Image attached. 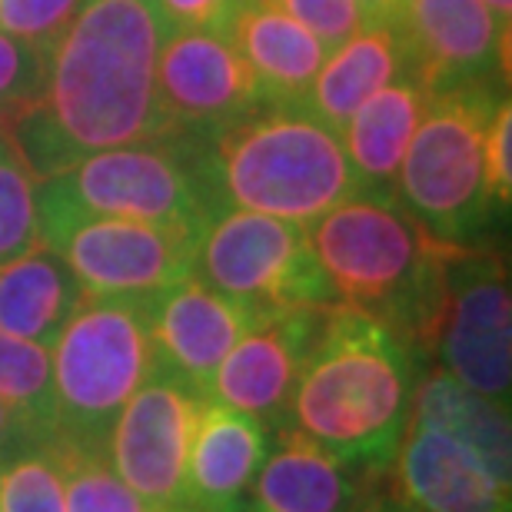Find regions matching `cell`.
Masks as SVG:
<instances>
[{"mask_svg":"<svg viewBox=\"0 0 512 512\" xmlns=\"http://www.w3.org/2000/svg\"><path fill=\"white\" fill-rule=\"evenodd\" d=\"M170 34L153 0H87L47 54L40 97L0 124L37 180L90 153L177 137L157 100V57Z\"/></svg>","mask_w":512,"mask_h":512,"instance_id":"obj_1","label":"cell"},{"mask_svg":"<svg viewBox=\"0 0 512 512\" xmlns=\"http://www.w3.org/2000/svg\"><path fill=\"white\" fill-rule=\"evenodd\" d=\"M413 389L409 346L373 316L333 303L293 389V429L353 473L393 469Z\"/></svg>","mask_w":512,"mask_h":512,"instance_id":"obj_2","label":"cell"},{"mask_svg":"<svg viewBox=\"0 0 512 512\" xmlns=\"http://www.w3.org/2000/svg\"><path fill=\"white\" fill-rule=\"evenodd\" d=\"M306 233L336 300L389 326L413 356L429 353L449 240L433 237L393 193H353Z\"/></svg>","mask_w":512,"mask_h":512,"instance_id":"obj_3","label":"cell"},{"mask_svg":"<svg viewBox=\"0 0 512 512\" xmlns=\"http://www.w3.org/2000/svg\"><path fill=\"white\" fill-rule=\"evenodd\" d=\"M213 180L233 207L296 223L360 193L340 133L300 100H273L223 127Z\"/></svg>","mask_w":512,"mask_h":512,"instance_id":"obj_4","label":"cell"},{"mask_svg":"<svg viewBox=\"0 0 512 512\" xmlns=\"http://www.w3.org/2000/svg\"><path fill=\"white\" fill-rule=\"evenodd\" d=\"M140 296H94L80 303L50 350L57 433L70 443L107 449L120 409L160 370Z\"/></svg>","mask_w":512,"mask_h":512,"instance_id":"obj_5","label":"cell"},{"mask_svg":"<svg viewBox=\"0 0 512 512\" xmlns=\"http://www.w3.org/2000/svg\"><path fill=\"white\" fill-rule=\"evenodd\" d=\"M77 217H124L163 227H183L203 237L217 213L197 177L170 157L163 143H137L90 153L60 177L37 180L40 243Z\"/></svg>","mask_w":512,"mask_h":512,"instance_id":"obj_6","label":"cell"},{"mask_svg":"<svg viewBox=\"0 0 512 512\" xmlns=\"http://www.w3.org/2000/svg\"><path fill=\"white\" fill-rule=\"evenodd\" d=\"M493 110L496 97L486 84L436 90L403 153L399 193L439 240L473 243L493 207L483 190V140Z\"/></svg>","mask_w":512,"mask_h":512,"instance_id":"obj_7","label":"cell"},{"mask_svg":"<svg viewBox=\"0 0 512 512\" xmlns=\"http://www.w3.org/2000/svg\"><path fill=\"white\" fill-rule=\"evenodd\" d=\"M213 290L256 313L340 303L330 276L310 247L306 223L230 210L213 217L197 250V273Z\"/></svg>","mask_w":512,"mask_h":512,"instance_id":"obj_8","label":"cell"},{"mask_svg":"<svg viewBox=\"0 0 512 512\" xmlns=\"http://www.w3.org/2000/svg\"><path fill=\"white\" fill-rule=\"evenodd\" d=\"M429 353L463 386L509 403L512 296L506 260L496 250L446 243Z\"/></svg>","mask_w":512,"mask_h":512,"instance_id":"obj_9","label":"cell"},{"mask_svg":"<svg viewBox=\"0 0 512 512\" xmlns=\"http://www.w3.org/2000/svg\"><path fill=\"white\" fill-rule=\"evenodd\" d=\"M94 296H160L197 273L200 233L124 217H77L47 243Z\"/></svg>","mask_w":512,"mask_h":512,"instance_id":"obj_10","label":"cell"},{"mask_svg":"<svg viewBox=\"0 0 512 512\" xmlns=\"http://www.w3.org/2000/svg\"><path fill=\"white\" fill-rule=\"evenodd\" d=\"M207 396L180 376L157 370L120 409L107 439L117 476L153 509L187 503V459Z\"/></svg>","mask_w":512,"mask_h":512,"instance_id":"obj_11","label":"cell"},{"mask_svg":"<svg viewBox=\"0 0 512 512\" xmlns=\"http://www.w3.org/2000/svg\"><path fill=\"white\" fill-rule=\"evenodd\" d=\"M157 100L180 133L187 127L223 130L263 104H273L247 60L223 37L200 30H173L163 40L157 57Z\"/></svg>","mask_w":512,"mask_h":512,"instance_id":"obj_12","label":"cell"},{"mask_svg":"<svg viewBox=\"0 0 512 512\" xmlns=\"http://www.w3.org/2000/svg\"><path fill=\"white\" fill-rule=\"evenodd\" d=\"M333 306V303H330ZM326 306L263 313L253 330L223 356L213 373L207 399L240 409L260 423H280L323 330Z\"/></svg>","mask_w":512,"mask_h":512,"instance_id":"obj_13","label":"cell"},{"mask_svg":"<svg viewBox=\"0 0 512 512\" xmlns=\"http://www.w3.org/2000/svg\"><path fill=\"white\" fill-rule=\"evenodd\" d=\"M396 27L406 44V70L429 94L483 84V74L509 60V24L483 0H406Z\"/></svg>","mask_w":512,"mask_h":512,"instance_id":"obj_14","label":"cell"},{"mask_svg":"<svg viewBox=\"0 0 512 512\" xmlns=\"http://www.w3.org/2000/svg\"><path fill=\"white\" fill-rule=\"evenodd\" d=\"M147 316L160 370L180 376L203 396L223 356L260 320L253 306L213 290L200 276H190L173 290L150 296Z\"/></svg>","mask_w":512,"mask_h":512,"instance_id":"obj_15","label":"cell"},{"mask_svg":"<svg viewBox=\"0 0 512 512\" xmlns=\"http://www.w3.org/2000/svg\"><path fill=\"white\" fill-rule=\"evenodd\" d=\"M393 489L413 512H509V489L473 449L439 429L406 423Z\"/></svg>","mask_w":512,"mask_h":512,"instance_id":"obj_16","label":"cell"},{"mask_svg":"<svg viewBox=\"0 0 512 512\" xmlns=\"http://www.w3.org/2000/svg\"><path fill=\"white\" fill-rule=\"evenodd\" d=\"M266 459L263 423L240 409L207 399L187 459V503L227 512L253 486Z\"/></svg>","mask_w":512,"mask_h":512,"instance_id":"obj_17","label":"cell"},{"mask_svg":"<svg viewBox=\"0 0 512 512\" xmlns=\"http://www.w3.org/2000/svg\"><path fill=\"white\" fill-rule=\"evenodd\" d=\"M223 40L247 60L270 100H303L326 60L320 40L266 0H243Z\"/></svg>","mask_w":512,"mask_h":512,"instance_id":"obj_18","label":"cell"},{"mask_svg":"<svg viewBox=\"0 0 512 512\" xmlns=\"http://www.w3.org/2000/svg\"><path fill=\"white\" fill-rule=\"evenodd\" d=\"M253 496L266 512H356L363 503L350 469L293 426L280 429L276 449L256 469Z\"/></svg>","mask_w":512,"mask_h":512,"instance_id":"obj_19","label":"cell"},{"mask_svg":"<svg viewBox=\"0 0 512 512\" xmlns=\"http://www.w3.org/2000/svg\"><path fill=\"white\" fill-rule=\"evenodd\" d=\"M429 90L409 70L380 87L340 130L346 160L360 193H389L403 153L426 114Z\"/></svg>","mask_w":512,"mask_h":512,"instance_id":"obj_20","label":"cell"},{"mask_svg":"<svg viewBox=\"0 0 512 512\" xmlns=\"http://www.w3.org/2000/svg\"><path fill=\"white\" fill-rule=\"evenodd\" d=\"M87 300L84 283L57 250L37 247L0 266V330L54 350L70 316Z\"/></svg>","mask_w":512,"mask_h":512,"instance_id":"obj_21","label":"cell"},{"mask_svg":"<svg viewBox=\"0 0 512 512\" xmlns=\"http://www.w3.org/2000/svg\"><path fill=\"white\" fill-rule=\"evenodd\" d=\"M409 423L439 429V433L459 439L483 459V466L496 476L499 486H512L509 403H496V399L463 386L446 370H433L423 380H416Z\"/></svg>","mask_w":512,"mask_h":512,"instance_id":"obj_22","label":"cell"},{"mask_svg":"<svg viewBox=\"0 0 512 512\" xmlns=\"http://www.w3.org/2000/svg\"><path fill=\"white\" fill-rule=\"evenodd\" d=\"M406 67V44L396 24H363L350 40L333 50L316 70L306 107L336 133L370 100L376 90L399 77Z\"/></svg>","mask_w":512,"mask_h":512,"instance_id":"obj_23","label":"cell"},{"mask_svg":"<svg viewBox=\"0 0 512 512\" xmlns=\"http://www.w3.org/2000/svg\"><path fill=\"white\" fill-rule=\"evenodd\" d=\"M44 446L64 489V512H160L117 476L107 449L70 443L64 436H50Z\"/></svg>","mask_w":512,"mask_h":512,"instance_id":"obj_24","label":"cell"},{"mask_svg":"<svg viewBox=\"0 0 512 512\" xmlns=\"http://www.w3.org/2000/svg\"><path fill=\"white\" fill-rule=\"evenodd\" d=\"M0 399L34 429L40 443L57 433V393L50 350L0 330Z\"/></svg>","mask_w":512,"mask_h":512,"instance_id":"obj_25","label":"cell"},{"mask_svg":"<svg viewBox=\"0 0 512 512\" xmlns=\"http://www.w3.org/2000/svg\"><path fill=\"white\" fill-rule=\"evenodd\" d=\"M44 247L37 223V177L0 127V266Z\"/></svg>","mask_w":512,"mask_h":512,"instance_id":"obj_26","label":"cell"},{"mask_svg":"<svg viewBox=\"0 0 512 512\" xmlns=\"http://www.w3.org/2000/svg\"><path fill=\"white\" fill-rule=\"evenodd\" d=\"M0 512H64V489L44 443L0 466Z\"/></svg>","mask_w":512,"mask_h":512,"instance_id":"obj_27","label":"cell"},{"mask_svg":"<svg viewBox=\"0 0 512 512\" xmlns=\"http://www.w3.org/2000/svg\"><path fill=\"white\" fill-rule=\"evenodd\" d=\"M87 0H0V30L50 54Z\"/></svg>","mask_w":512,"mask_h":512,"instance_id":"obj_28","label":"cell"},{"mask_svg":"<svg viewBox=\"0 0 512 512\" xmlns=\"http://www.w3.org/2000/svg\"><path fill=\"white\" fill-rule=\"evenodd\" d=\"M47 57L37 47L0 30V124L20 107L34 104L44 90Z\"/></svg>","mask_w":512,"mask_h":512,"instance_id":"obj_29","label":"cell"},{"mask_svg":"<svg viewBox=\"0 0 512 512\" xmlns=\"http://www.w3.org/2000/svg\"><path fill=\"white\" fill-rule=\"evenodd\" d=\"M266 4L290 14L326 50H336L343 40H350L363 27V14L356 7V0H266Z\"/></svg>","mask_w":512,"mask_h":512,"instance_id":"obj_30","label":"cell"},{"mask_svg":"<svg viewBox=\"0 0 512 512\" xmlns=\"http://www.w3.org/2000/svg\"><path fill=\"white\" fill-rule=\"evenodd\" d=\"M512 107L509 100L496 104L489 117L486 140H483V190L489 203H509L512 193Z\"/></svg>","mask_w":512,"mask_h":512,"instance_id":"obj_31","label":"cell"},{"mask_svg":"<svg viewBox=\"0 0 512 512\" xmlns=\"http://www.w3.org/2000/svg\"><path fill=\"white\" fill-rule=\"evenodd\" d=\"M173 30H200L223 37L243 0H153Z\"/></svg>","mask_w":512,"mask_h":512,"instance_id":"obj_32","label":"cell"},{"mask_svg":"<svg viewBox=\"0 0 512 512\" xmlns=\"http://www.w3.org/2000/svg\"><path fill=\"white\" fill-rule=\"evenodd\" d=\"M37 446H40V439L34 436V429L0 399V466H7L10 459H17L20 453L37 449Z\"/></svg>","mask_w":512,"mask_h":512,"instance_id":"obj_33","label":"cell"},{"mask_svg":"<svg viewBox=\"0 0 512 512\" xmlns=\"http://www.w3.org/2000/svg\"><path fill=\"white\" fill-rule=\"evenodd\" d=\"M363 14V24H396L406 0H356Z\"/></svg>","mask_w":512,"mask_h":512,"instance_id":"obj_34","label":"cell"},{"mask_svg":"<svg viewBox=\"0 0 512 512\" xmlns=\"http://www.w3.org/2000/svg\"><path fill=\"white\" fill-rule=\"evenodd\" d=\"M356 512H413L393 486H373L370 493L363 496V503L356 506Z\"/></svg>","mask_w":512,"mask_h":512,"instance_id":"obj_35","label":"cell"},{"mask_svg":"<svg viewBox=\"0 0 512 512\" xmlns=\"http://www.w3.org/2000/svg\"><path fill=\"white\" fill-rule=\"evenodd\" d=\"M483 4L493 10V14L503 20V24H509V14H512V0H483Z\"/></svg>","mask_w":512,"mask_h":512,"instance_id":"obj_36","label":"cell"},{"mask_svg":"<svg viewBox=\"0 0 512 512\" xmlns=\"http://www.w3.org/2000/svg\"><path fill=\"white\" fill-rule=\"evenodd\" d=\"M170 512H207V509H200V506H190V503H183V506L170 509Z\"/></svg>","mask_w":512,"mask_h":512,"instance_id":"obj_37","label":"cell"},{"mask_svg":"<svg viewBox=\"0 0 512 512\" xmlns=\"http://www.w3.org/2000/svg\"><path fill=\"white\" fill-rule=\"evenodd\" d=\"M227 512H266V509H240V506H233V509H227Z\"/></svg>","mask_w":512,"mask_h":512,"instance_id":"obj_38","label":"cell"}]
</instances>
